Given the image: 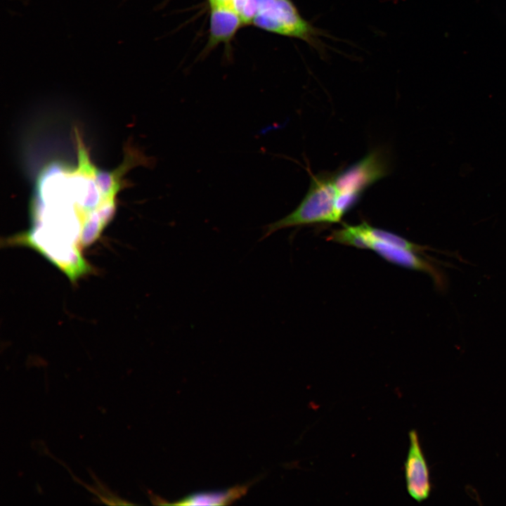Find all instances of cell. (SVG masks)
<instances>
[{"label":"cell","mask_w":506,"mask_h":506,"mask_svg":"<svg viewBox=\"0 0 506 506\" xmlns=\"http://www.w3.org/2000/svg\"><path fill=\"white\" fill-rule=\"evenodd\" d=\"M409 449L405 462L406 488L409 495L418 502L427 500L431 492L429 467L415 430L409 432Z\"/></svg>","instance_id":"8992f818"},{"label":"cell","mask_w":506,"mask_h":506,"mask_svg":"<svg viewBox=\"0 0 506 506\" xmlns=\"http://www.w3.org/2000/svg\"><path fill=\"white\" fill-rule=\"evenodd\" d=\"M228 0H209V4H226Z\"/></svg>","instance_id":"8fae6325"},{"label":"cell","mask_w":506,"mask_h":506,"mask_svg":"<svg viewBox=\"0 0 506 506\" xmlns=\"http://www.w3.org/2000/svg\"><path fill=\"white\" fill-rule=\"evenodd\" d=\"M335 175L322 174L312 176L309 190L298 207L283 218L264 226L259 241L284 228L320 223H337L335 202L337 190Z\"/></svg>","instance_id":"7a4b0ae2"},{"label":"cell","mask_w":506,"mask_h":506,"mask_svg":"<svg viewBox=\"0 0 506 506\" xmlns=\"http://www.w3.org/2000/svg\"><path fill=\"white\" fill-rule=\"evenodd\" d=\"M328 240L359 249H368V242L362 224L351 226L344 224L329 235Z\"/></svg>","instance_id":"30bf717a"},{"label":"cell","mask_w":506,"mask_h":506,"mask_svg":"<svg viewBox=\"0 0 506 506\" xmlns=\"http://www.w3.org/2000/svg\"><path fill=\"white\" fill-rule=\"evenodd\" d=\"M249 484L237 485L220 491H204L190 494L167 505H226L240 498L247 491Z\"/></svg>","instance_id":"ba28073f"},{"label":"cell","mask_w":506,"mask_h":506,"mask_svg":"<svg viewBox=\"0 0 506 506\" xmlns=\"http://www.w3.org/2000/svg\"><path fill=\"white\" fill-rule=\"evenodd\" d=\"M367 238L368 249L374 250L384 259L406 268L429 274L439 291L443 292L447 287L445 274L438 266L430 262L429 259H423L418 255L420 254L409 249L397 247L368 236Z\"/></svg>","instance_id":"5b68a950"},{"label":"cell","mask_w":506,"mask_h":506,"mask_svg":"<svg viewBox=\"0 0 506 506\" xmlns=\"http://www.w3.org/2000/svg\"><path fill=\"white\" fill-rule=\"evenodd\" d=\"M77 153L75 167L55 162L41 172L31 205V228L12 238L13 243L36 250L70 279L89 271L82 250L112 219L119 193L87 150Z\"/></svg>","instance_id":"6da1fadb"},{"label":"cell","mask_w":506,"mask_h":506,"mask_svg":"<svg viewBox=\"0 0 506 506\" xmlns=\"http://www.w3.org/2000/svg\"><path fill=\"white\" fill-rule=\"evenodd\" d=\"M209 35L207 50L219 44H229L245 23L240 16L229 6L223 4H209Z\"/></svg>","instance_id":"52a82bcc"},{"label":"cell","mask_w":506,"mask_h":506,"mask_svg":"<svg viewBox=\"0 0 506 506\" xmlns=\"http://www.w3.org/2000/svg\"><path fill=\"white\" fill-rule=\"evenodd\" d=\"M364 223V230L367 236L371 239L379 240L391 245L413 251L418 254H424L426 250H432L426 246H421L410 242L409 240L388 231L375 228L366 222Z\"/></svg>","instance_id":"9c48e42d"},{"label":"cell","mask_w":506,"mask_h":506,"mask_svg":"<svg viewBox=\"0 0 506 506\" xmlns=\"http://www.w3.org/2000/svg\"><path fill=\"white\" fill-rule=\"evenodd\" d=\"M252 25L264 30L301 39L321 53V31L300 15L292 0H270L257 13Z\"/></svg>","instance_id":"3957f363"},{"label":"cell","mask_w":506,"mask_h":506,"mask_svg":"<svg viewBox=\"0 0 506 506\" xmlns=\"http://www.w3.org/2000/svg\"><path fill=\"white\" fill-rule=\"evenodd\" d=\"M382 153L372 151L358 162L335 175L337 193L361 197L362 193L387 174Z\"/></svg>","instance_id":"277c9868"}]
</instances>
